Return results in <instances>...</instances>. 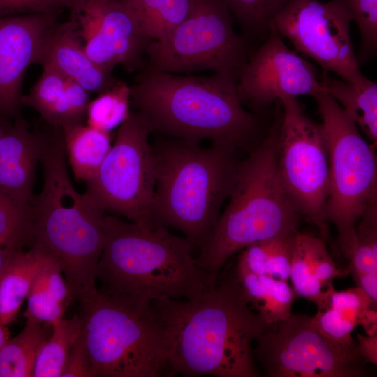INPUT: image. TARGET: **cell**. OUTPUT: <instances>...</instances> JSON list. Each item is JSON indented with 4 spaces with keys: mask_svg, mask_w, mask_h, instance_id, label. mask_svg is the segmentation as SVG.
I'll list each match as a JSON object with an SVG mask.
<instances>
[{
    "mask_svg": "<svg viewBox=\"0 0 377 377\" xmlns=\"http://www.w3.org/2000/svg\"><path fill=\"white\" fill-rule=\"evenodd\" d=\"M357 350L364 362L377 364V334H356Z\"/></svg>",
    "mask_w": 377,
    "mask_h": 377,
    "instance_id": "38",
    "label": "cell"
},
{
    "mask_svg": "<svg viewBox=\"0 0 377 377\" xmlns=\"http://www.w3.org/2000/svg\"><path fill=\"white\" fill-rule=\"evenodd\" d=\"M151 133L144 117L131 111L99 168L85 182L84 193L105 212L149 226H156L152 218L156 176L149 142Z\"/></svg>",
    "mask_w": 377,
    "mask_h": 377,
    "instance_id": "9",
    "label": "cell"
},
{
    "mask_svg": "<svg viewBox=\"0 0 377 377\" xmlns=\"http://www.w3.org/2000/svg\"><path fill=\"white\" fill-rule=\"evenodd\" d=\"M348 274V268L334 261L323 237L299 232L294 235L289 279L297 297L324 310L335 290L334 280Z\"/></svg>",
    "mask_w": 377,
    "mask_h": 377,
    "instance_id": "17",
    "label": "cell"
},
{
    "mask_svg": "<svg viewBox=\"0 0 377 377\" xmlns=\"http://www.w3.org/2000/svg\"><path fill=\"white\" fill-rule=\"evenodd\" d=\"M131 87L119 80L111 89L91 100L87 112V124L111 133L119 127L131 110Z\"/></svg>",
    "mask_w": 377,
    "mask_h": 377,
    "instance_id": "29",
    "label": "cell"
},
{
    "mask_svg": "<svg viewBox=\"0 0 377 377\" xmlns=\"http://www.w3.org/2000/svg\"><path fill=\"white\" fill-rule=\"evenodd\" d=\"M225 267V266H224ZM172 342L171 376L258 377L253 343L276 325L252 311L225 267L195 301H152Z\"/></svg>",
    "mask_w": 377,
    "mask_h": 377,
    "instance_id": "1",
    "label": "cell"
},
{
    "mask_svg": "<svg viewBox=\"0 0 377 377\" xmlns=\"http://www.w3.org/2000/svg\"><path fill=\"white\" fill-rule=\"evenodd\" d=\"M82 318L74 314L52 325L48 339L41 346L35 362L33 376L61 377L67 356L81 333Z\"/></svg>",
    "mask_w": 377,
    "mask_h": 377,
    "instance_id": "28",
    "label": "cell"
},
{
    "mask_svg": "<svg viewBox=\"0 0 377 377\" xmlns=\"http://www.w3.org/2000/svg\"><path fill=\"white\" fill-rule=\"evenodd\" d=\"M10 124V122L8 121L0 120V138L5 133Z\"/></svg>",
    "mask_w": 377,
    "mask_h": 377,
    "instance_id": "43",
    "label": "cell"
},
{
    "mask_svg": "<svg viewBox=\"0 0 377 377\" xmlns=\"http://www.w3.org/2000/svg\"><path fill=\"white\" fill-rule=\"evenodd\" d=\"M360 288L375 303H377V274H362L353 278Z\"/></svg>",
    "mask_w": 377,
    "mask_h": 377,
    "instance_id": "39",
    "label": "cell"
},
{
    "mask_svg": "<svg viewBox=\"0 0 377 377\" xmlns=\"http://www.w3.org/2000/svg\"><path fill=\"white\" fill-rule=\"evenodd\" d=\"M80 0H0V17L60 12L73 8Z\"/></svg>",
    "mask_w": 377,
    "mask_h": 377,
    "instance_id": "35",
    "label": "cell"
},
{
    "mask_svg": "<svg viewBox=\"0 0 377 377\" xmlns=\"http://www.w3.org/2000/svg\"><path fill=\"white\" fill-rule=\"evenodd\" d=\"M353 278L377 274V196L369 202L355 225L353 239L339 249Z\"/></svg>",
    "mask_w": 377,
    "mask_h": 377,
    "instance_id": "27",
    "label": "cell"
},
{
    "mask_svg": "<svg viewBox=\"0 0 377 377\" xmlns=\"http://www.w3.org/2000/svg\"><path fill=\"white\" fill-rule=\"evenodd\" d=\"M236 80L214 73L206 77L179 76L149 66L131 86V105L152 132L171 138L253 148L263 124L258 114L244 108Z\"/></svg>",
    "mask_w": 377,
    "mask_h": 377,
    "instance_id": "2",
    "label": "cell"
},
{
    "mask_svg": "<svg viewBox=\"0 0 377 377\" xmlns=\"http://www.w3.org/2000/svg\"><path fill=\"white\" fill-rule=\"evenodd\" d=\"M295 234L256 242L244 248L238 252L236 266L255 274L288 281Z\"/></svg>",
    "mask_w": 377,
    "mask_h": 377,
    "instance_id": "26",
    "label": "cell"
},
{
    "mask_svg": "<svg viewBox=\"0 0 377 377\" xmlns=\"http://www.w3.org/2000/svg\"><path fill=\"white\" fill-rule=\"evenodd\" d=\"M60 128L74 177L86 182L95 175L109 152L112 145L111 133L85 123Z\"/></svg>",
    "mask_w": 377,
    "mask_h": 377,
    "instance_id": "23",
    "label": "cell"
},
{
    "mask_svg": "<svg viewBox=\"0 0 377 377\" xmlns=\"http://www.w3.org/2000/svg\"><path fill=\"white\" fill-rule=\"evenodd\" d=\"M27 298L26 319L53 325L64 318V304L47 288L40 271L36 276Z\"/></svg>",
    "mask_w": 377,
    "mask_h": 377,
    "instance_id": "33",
    "label": "cell"
},
{
    "mask_svg": "<svg viewBox=\"0 0 377 377\" xmlns=\"http://www.w3.org/2000/svg\"><path fill=\"white\" fill-rule=\"evenodd\" d=\"M193 246L169 228L105 218V241L98 262V291L149 301L200 298L217 274L196 263Z\"/></svg>",
    "mask_w": 377,
    "mask_h": 377,
    "instance_id": "3",
    "label": "cell"
},
{
    "mask_svg": "<svg viewBox=\"0 0 377 377\" xmlns=\"http://www.w3.org/2000/svg\"><path fill=\"white\" fill-rule=\"evenodd\" d=\"M235 267L247 302L266 323L276 325L292 314L297 296L288 281L251 273L235 263Z\"/></svg>",
    "mask_w": 377,
    "mask_h": 377,
    "instance_id": "22",
    "label": "cell"
},
{
    "mask_svg": "<svg viewBox=\"0 0 377 377\" xmlns=\"http://www.w3.org/2000/svg\"><path fill=\"white\" fill-rule=\"evenodd\" d=\"M376 304L360 288L356 287L341 291L335 290L330 297L328 307L364 313L369 308L376 309Z\"/></svg>",
    "mask_w": 377,
    "mask_h": 377,
    "instance_id": "36",
    "label": "cell"
},
{
    "mask_svg": "<svg viewBox=\"0 0 377 377\" xmlns=\"http://www.w3.org/2000/svg\"><path fill=\"white\" fill-rule=\"evenodd\" d=\"M314 98L328 149L325 218L336 227L340 245L354 237L358 219L377 196L376 148L329 93L323 89Z\"/></svg>",
    "mask_w": 377,
    "mask_h": 377,
    "instance_id": "7",
    "label": "cell"
},
{
    "mask_svg": "<svg viewBox=\"0 0 377 377\" xmlns=\"http://www.w3.org/2000/svg\"><path fill=\"white\" fill-rule=\"evenodd\" d=\"M350 22L337 0H289L270 28L288 39L297 52L318 63L324 72H333L351 82L362 73L353 45Z\"/></svg>",
    "mask_w": 377,
    "mask_h": 377,
    "instance_id": "12",
    "label": "cell"
},
{
    "mask_svg": "<svg viewBox=\"0 0 377 377\" xmlns=\"http://www.w3.org/2000/svg\"><path fill=\"white\" fill-rule=\"evenodd\" d=\"M10 339V334L6 325L0 324V349Z\"/></svg>",
    "mask_w": 377,
    "mask_h": 377,
    "instance_id": "42",
    "label": "cell"
},
{
    "mask_svg": "<svg viewBox=\"0 0 377 377\" xmlns=\"http://www.w3.org/2000/svg\"><path fill=\"white\" fill-rule=\"evenodd\" d=\"M81 308L91 377L171 376L172 342L152 301L98 291Z\"/></svg>",
    "mask_w": 377,
    "mask_h": 377,
    "instance_id": "6",
    "label": "cell"
},
{
    "mask_svg": "<svg viewBox=\"0 0 377 377\" xmlns=\"http://www.w3.org/2000/svg\"><path fill=\"white\" fill-rule=\"evenodd\" d=\"M233 22L225 0H196L182 22L163 38L149 43V66L170 73L212 71L237 82L251 53Z\"/></svg>",
    "mask_w": 377,
    "mask_h": 377,
    "instance_id": "8",
    "label": "cell"
},
{
    "mask_svg": "<svg viewBox=\"0 0 377 377\" xmlns=\"http://www.w3.org/2000/svg\"><path fill=\"white\" fill-rule=\"evenodd\" d=\"M34 242L32 206H24L0 191V246L20 250Z\"/></svg>",
    "mask_w": 377,
    "mask_h": 377,
    "instance_id": "30",
    "label": "cell"
},
{
    "mask_svg": "<svg viewBox=\"0 0 377 377\" xmlns=\"http://www.w3.org/2000/svg\"><path fill=\"white\" fill-rule=\"evenodd\" d=\"M17 251L0 246V280Z\"/></svg>",
    "mask_w": 377,
    "mask_h": 377,
    "instance_id": "41",
    "label": "cell"
},
{
    "mask_svg": "<svg viewBox=\"0 0 377 377\" xmlns=\"http://www.w3.org/2000/svg\"><path fill=\"white\" fill-rule=\"evenodd\" d=\"M276 105L267 136L239 161L229 202L195 258L198 266L210 274H217L233 255L253 243L298 231L301 216L278 173L281 105Z\"/></svg>",
    "mask_w": 377,
    "mask_h": 377,
    "instance_id": "5",
    "label": "cell"
},
{
    "mask_svg": "<svg viewBox=\"0 0 377 377\" xmlns=\"http://www.w3.org/2000/svg\"><path fill=\"white\" fill-rule=\"evenodd\" d=\"M39 64L50 66L89 93H103L119 80L112 71L92 61L84 52L73 22L57 23L50 32Z\"/></svg>",
    "mask_w": 377,
    "mask_h": 377,
    "instance_id": "18",
    "label": "cell"
},
{
    "mask_svg": "<svg viewBox=\"0 0 377 377\" xmlns=\"http://www.w3.org/2000/svg\"><path fill=\"white\" fill-rule=\"evenodd\" d=\"M151 146L154 223L179 231L193 248L200 249L232 189L239 163L237 149L171 138Z\"/></svg>",
    "mask_w": 377,
    "mask_h": 377,
    "instance_id": "4",
    "label": "cell"
},
{
    "mask_svg": "<svg viewBox=\"0 0 377 377\" xmlns=\"http://www.w3.org/2000/svg\"><path fill=\"white\" fill-rule=\"evenodd\" d=\"M225 1L245 35L264 41L274 19L289 0Z\"/></svg>",
    "mask_w": 377,
    "mask_h": 377,
    "instance_id": "31",
    "label": "cell"
},
{
    "mask_svg": "<svg viewBox=\"0 0 377 377\" xmlns=\"http://www.w3.org/2000/svg\"><path fill=\"white\" fill-rule=\"evenodd\" d=\"M52 325L27 319L22 330L0 349V377H32L37 355Z\"/></svg>",
    "mask_w": 377,
    "mask_h": 377,
    "instance_id": "24",
    "label": "cell"
},
{
    "mask_svg": "<svg viewBox=\"0 0 377 377\" xmlns=\"http://www.w3.org/2000/svg\"><path fill=\"white\" fill-rule=\"evenodd\" d=\"M42 66L43 72L30 92L22 95V105L35 110L54 127L85 123L90 93L54 68Z\"/></svg>",
    "mask_w": 377,
    "mask_h": 377,
    "instance_id": "19",
    "label": "cell"
},
{
    "mask_svg": "<svg viewBox=\"0 0 377 377\" xmlns=\"http://www.w3.org/2000/svg\"><path fill=\"white\" fill-rule=\"evenodd\" d=\"M357 24L361 37L359 65L373 58L377 49V0H337Z\"/></svg>",
    "mask_w": 377,
    "mask_h": 377,
    "instance_id": "32",
    "label": "cell"
},
{
    "mask_svg": "<svg viewBox=\"0 0 377 377\" xmlns=\"http://www.w3.org/2000/svg\"><path fill=\"white\" fill-rule=\"evenodd\" d=\"M59 13L0 17V120L21 115L25 73L31 64L40 63Z\"/></svg>",
    "mask_w": 377,
    "mask_h": 377,
    "instance_id": "15",
    "label": "cell"
},
{
    "mask_svg": "<svg viewBox=\"0 0 377 377\" xmlns=\"http://www.w3.org/2000/svg\"><path fill=\"white\" fill-rule=\"evenodd\" d=\"M44 136L31 132L20 115L0 138V191L24 206L31 207L36 196L34 184Z\"/></svg>",
    "mask_w": 377,
    "mask_h": 377,
    "instance_id": "16",
    "label": "cell"
},
{
    "mask_svg": "<svg viewBox=\"0 0 377 377\" xmlns=\"http://www.w3.org/2000/svg\"><path fill=\"white\" fill-rule=\"evenodd\" d=\"M360 324L363 326L367 335L377 334V311L376 309L369 308L363 315Z\"/></svg>",
    "mask_w": 377,
    "mask_h": 377,
    "instance_id": "40",
    "label": "cell"
},
{
    "mask_svg": "<svg viewBox=\"0 0 377 377\" xmlns=\"http://www.w3.org/2000/svg\"><path fill=\"white\" fill-rule=\"evenodd\" d=\"M364 313L340 311L331 307L318 310L312 320L318 330L330 340L353 346L356 341L352 337L355 327L360 324Z\"/></svg>",
    "mask_w": 377,
    "mask_h": 377,
    "instance_id": "34",
    "label": "cell"
},
{
    "mask_svg": "<svg viewBox=\"0 0 377 377\" xmlns=\"http://www.w3.org/2000/svg\"><path fill=\"white\" fill-rule=\"evenodd\" d=\"M236 89L242 104L258 114L284 98L314 96L323 87L316 67L270 28L262 45L250 54Z\"/></svg>",
    "mask_w": 377,
    "mask_h": 377,
    "instance_id": "13",
    "label": "cell"
},
{
    "mask_svg": "<svg viewBox=\"0 0 377 377\" xmlns=\"http://www.w3.org/2000/svg\"><path fill=\"white\" fill-rule=\"evenodd\" d=\"M253 355L269 377H362L366 374L357 344L330 340L306 314L292 313L261 334Z\"/></svg>",
    "mask_w": 377,
    "mask_h": 377,
    "instance_id": "11",
    "label": "cell"
},
{
    "mask_svg": "<svg viewBox=\"0 0 377 377\" xmlns=\"http://www.w3.org/2000/svg\"><path fill=\"white\" fill-rule=\"evenodd\" d=\"M52 256L38 244L18 250L0 280V324L8 325L17 316L32 283Z\"/></svg>",
    "mask_w": 377,
    "mask_h": 377,
    "instance_id": "21",
    "label": "cell"
},
{
    "mask_svg": "<svg viewBox=\"0 0 377 377\" xmlns=\"http://www.w3.org/2000/svg\"><path fill=\"white\" fill-rule=\"evenodd\" d=\"M71 13L82 47L95 63L111 71L121 65L128 72L142 66L151 40L117 0H81Z\"/></svg>",
    "mask_w": 377,
    "mask_h": 377,
    "instance_id": "14",
    "label": "cell"
},
{
    "mask_svg": "<svg viewBox=\"0 0 377 377\" xmlns=\"http://www.w3.org/2000/svg\"><path fill=\"white\" fill-rule=\"evenodd\" d=\"M61 377H91L90 360L82 330L67 356Z\"/></svg>",
    "mask_w": 377,
    "mask_h": 377,
    "instance_id": "37",
    "label": "cell"
},
{
    "mask_svg": "<svg viewBox=\"0 0 377 377\" xmlns=\"http://www.w3.org/2000/svg\"><path fill=\"white\" fill-rule=\"evenodd\" d=\"M135 18L140 31L158 40L182 22L191 13L196 0H117Z\"/></svg>",
    "mask_w": 377,
    "mask_h": 377,
    "instance_id": "25",
    "label": "cell"
},
{
    "mask_svg": "<svg viewBox=\"0 0 377 377\" xmlns=\"http://www.w3.org/2000/svg\"><path fill=\"white\" fill-rule=\"evenodd\" d=\"M321 85L355 122L361 133L376 148L377 85L363 74L349 82L340 80L325 72Z\"/></svg>",
    "mask_w": 377,
    "mask_h": 377,
    "instance_id": "20",
    "label": "cell"
},
{
    "mask_svg": "<svg viewBox=\"0 0 377 377\" xmlns=\"http://www.w3.org/2000/svg\"><path fill=\"white\" fill-rule=\"evenodd\" d=\"M276 145L277 169L293 206L325 239L329 158L323 126L304 112L296 98L281 99Z\"/></svg>",
    "mask_w": 377,
    "mask_h": 377,
    "instance_id": "10",
    "label": "cell"
}]
</instances>
